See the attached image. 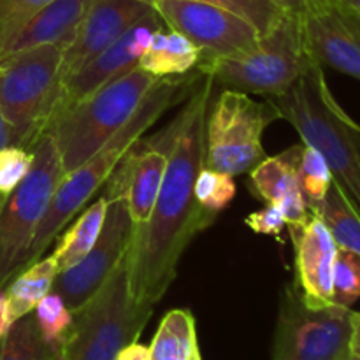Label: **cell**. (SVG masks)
<instances>
[{"label":"cell","mask_w":360,"mask_h":360,"mask_svg":"<svg viewBox=\"0 0 360 360\" xmlns=\"http://www.w3.org/2000/svg\"><path fill=\"white\" fill-rule=\"evenodd\" d=\"M211 86L202 74L164 137L153 141L167 155V165L153 211L146 224L134 225L127 253L130 292L139 302L155 306L167 294L185 250L218 217L195 197V179L206 164Z\"/></svg>","instance_id":"cell-1"},{"label":"cell","mask_w":360,"mask_h":360,"mask_svg":"<svg viewBox=\"0 0 360 360\" xmlns=\"http://www.w3.org/2000/svg\"><path fill=\"white\" fill-rule=\"evenodd\" d=\"M202 77V72L197 70V76L186 77H160L143 98L139 108L134 111L129 122L83 165L63 176L62 183L56 188L44 218L39 224L34 236L30 250L25 259L23 269L42 259L46 250L58 239L63 229L74 220V217L86 207L88 200L94 197L97 190L105 185L122 158L129 153L130 148L143 139V134L164 115L167 109L179 102L186 101L197 81Z\"/></svg>","instance_id":"cell-2"},{"label":"cell","mask_w":360,"mask_h":360,"mask_svg":"<svg viewBox=\"0 0 360 360\" xmlns=\"http://www.w3.org/2000/svg\"><path fill=\"white\" fill-rule=\"evenodd\" d=\"M267 101L326 158L333 178L360 211V125L330 91L323 67L313 63L287 91Z\"/></svg>","instance_id":"cell-3"},{"label":"cell","mask_w":360,"mask_h":360,"mask_svg":"<svg viewBox=\"0 0 360 360\" xmlns=\"http://www.w3.org/2000/svg\"><path fill=\"white\" fill-rule=\"evenodd\" d=\"M158 79L134 67L51 116L44 134L55 143L65 174L94 157L129 122Z\"/></svg>","instance_id":"cell-4"},{"label":"cell","mask_w":360,"mask_h":360,"mask_svg":"<svg viewBox=\"0 0 360 360\" xmlns=\"http://www.w3.org/2000/svg\"><path fill=\"white\" fill-rule=\"evenodd\" d=\"M153 308L130 292L125 255L97 294L72 313L60 360H118L129 345L139 340Z\"/></svg>","instance_id":"cell-5"},{"label":"cell","mask_w":360,"mask_h":360,"mask_svg":"<svg viewBox=\"0 0 360 360\" xmlns=\"http://www.w3.org/2000/svg\"><path fill=\"white\" fill-rule=\"evenodd\" d=\"M313 63L301 18L287 14L260 35L259 46L252 53L238 58L202 60L195 69L227 90L271 98L287 91Z\"/></svg>","instance_id":"cell-6"},{"label":"cell","mask_w":360,"mask_h":360,"mask_svg":"<svg viewBox=\"0 0 360 360\" xmlns=\"http://www.w3.org/2000/svg\"><path fill=\"white\" fill-rule=\"evenodd\" d=\"M63 48L39 46L0 62V111L16 137L32 150L60 101Z\"/></svg>","instance_id":"cell-7"},{"label":"cell","mask_w":360,"mask_h":360,"mask_svg":"<svg viewBox=\"0 0 360 360\" xmlns=\"http://www.w3.org/2000/svg\"><path fill=\"white\" fill-rule=\"evenodd\" d=\"M65 176L58 150L48 134L32 146V165L23 181L0 200V290L23 271L39 224Z\"/></svg>","instance_id":"cell-8"},{"label":"cell","mask_w":360,"mask_h":360,"mask_svg":"<svg viewBox=\"0 0 360 360\" xmlns=\"http://www.w3.org/2000/svg\"><path fill=\"white\" fill-rule=\"evenodd\" d=\"M276 118L280 115L269 101L225 88L207 111L204 167L231 176L252 171L266 158L262 134Z\"/></svg>","instance_id":"cell-9"},{"label":"cell","mask_w":360,"mask_h":360,"mask_svg":"<svg viewBox=\"0 0 360 360\" xmlns=\"http://www.w3.org/2000/svg\"><path fill=\"white\" fill-rule=\"evenodd\" d=\"M352 308H313L295 283L287 285L278 306L271 360H348Z\"/></svg>","instance_id":"cell-10"},{"label":"cell","mask_w":360,"mask_h":360,"mask_svg":"<svg viewBox=\"0 0 360 360\" xmlns=\"http://www.w3.org/2000/svg\"><path fill=\"white\" fill-rule=\"evenodd\" d=\"M153 9L169 30L188 39L200 60L238 58L259 46L260 34L243 18L200 0H157Z\"/></svg>","instance_id":"cell-11"},{"label":"cell","mask_w":360,"mask_h":360,"mask_svg":"<svg viewBox=\"0 0 360 360\" xmlns=\"http://www.w3.org/2000/svg\"><path fill=\"white\" fill-rule=\"evenodd\" d=\"M132 236L134 221L127 200L123 197L108 199V211L97 243L76 266L56 274L51 292L60 295L72 313L83 308L127 255Z\"/></svg>","instance_id":"cell-12"},{"label":"cell","mask_w":360,"mask_h":360,"mask_svg":"<svg viewBox=\"0 0 360 360\" xmlns=\"http://www.w3.org/2000/svg\"><path fill=\"white\" fill-rule=\"evenodd\" d=\"M162 27H164V21L153 9L150 14L141 18L130 30H127L115 44L98 53L94 60H90L79 70L63 77L60 101L55 112L76 104L77 101L88 97L95 90L108 84L109 81L116 79V77L123 76L134 67H137L153 34Z\"/></svg>","instance_id":"cell-13"},{"label":"cell","mask_w":360,"mask_h":360,"mask_svg":"<svg viewBox=\"0 0 360 360\" xmlns=\"http://www.w3.org/2000/svg\"><path fill=\"white\" fill-rule=\"evenodd\" d=\"M304 41L319 65L360 81V14L330 0L301 18Z\"/></svg>","instance_id":"cell-14"},{"label":"cell","mask_w":360,"mask_h":360,"mask_svg":"<svg viewBox=\"0 0 360 360\" xmlns=\"http://www.w3.org/2000/svg\"><path fill=\"white\" fill-rule=\"evenodd\" d=\"M153 6L141 0H91L76 35L63 49L62 79L115 44Z\"/></svg>","instance_id":"cell-15"},{"label":"cell","mask_w":360,"mask_h":360,"mask_svg":"<svg viewBox=\"0 0 360 360\" xmlns=\"http://www.w3.org/2000/svg\"><path fill=\"white\" fill-rule=\"evenodd\" d=\"M139 143V141H137ZM137 143L122 158L118 167L105 181V199L123 197L134 225L146 224L157 202L164 178L167 155L155 143L137 148Z\"/></svg>","instance_id":"cell-16"},{"label":"cell","mask_w":360,"mask_h":360,"mask_svg":"<svg viewBox=\"0 0 360 360\" xmlns=\"http://www.w3.org/2000/svg\"><path fill=\"white\" fill-rule=\"evenodd\" d=\"M295 248V269L302 299L313 308L333 304V271L338 245L316 217L304 224L287 225Z\"/></svg>","instance_id":"cell-17"},{"label":"cell","mask_w":360,"mask_h":360,"mask_svg":"<svg viewBox=\"0 0 360 360\" xmlns=\"http://www.w3.org/2000/svg\"><path fill=\"white\" fill-rule=\"evenodd\" d=\"M90 4L91 0H55L18 27L0 30V62L16 53L46 44L65 49Z\"/></svg>","instance_id":"cell-18"},{"label":"cell","mask_w":360,"mask_h":360,"mask_svg":"<svg viewBox=\"0 0 360 360\" xmlns=\"http://www.w3.org/2000/svg\"><path fill=\"white\" fill-rule=\"evenodd\" d=\"M302 144L285 150L276 157L264 158L250 171V190L262 202L276 206L283 213L287 225L304 224L309 220L308 202L299 185V158Z\"/></svg>","instance_id":"cell-19"},{"label":"cell","mask_w":360,"mask_h":360,"mask_svg":"<svg viewBox=\"0 0 360 360\" xmlns=\"http://www.w3.org/2000/svg\"><path fill=\"white\" fill-rule=\"evenodd\" d=\"M200 53L192 42L174 30L158 28L151 37L137 67L155 77L183 76L195 69Z\"/></svg>","instance_id":"cell-20"},{"label":"cell","mask_w":360,"mask_h":360,"mask_svg":"<svg viewBox=\"0 0 360 360\" xmlns=\"http://www.w3.org/2000/svg\"><path fill=\"white\" fill-rule=\"evenodd\" d=\"M308 207L309 213L326 225L338 248L360 255V211L336 181H333L322 200Z\"/></svg>","instance_id":"cell-21"},{"label":"cell","mask_w":360,"mask_h":360,"mask_svg":"<svg viewBox=\"0 0 360 360\" xmlns=\"http://www.w3.org/2000/svg\"><path fill=\"white\" fill-rule=\"evenodd\" d=\"M105 211H108V199L101 195L90 206L84 207L83 213L76 218V221L60 238L58 246L51 253L58 273L76 266L94 248L98 236H101L102 225H104Z\"/></svg>","instance_id":"cell-22"},{"label":"cell","mask_w":360,"mask_h":360,"mask_svg":"<svg viewBox=\"0 0 360 360\" xmlns=\"http://www.w3.org/2000/svg\"><path fill=\"white\" fill-rule=\"evenodd\" d=\"M151 360H202L195 319L188 309H171L148 347Z\"/></svg>","instance_id":"cell-23"},{"label":"cell","mask_w":360,"mask_h":360,"mask_svg":"<svg viewBox=\"0 0 360 360\" xmlns=\"http://www.w3.org/2000/svg\"><path fill=\"white\" fill-rule=\"evenodd\" d=\"M56 274H58L56 264L49 255L39 259L9 281L4 292H6L11 323L34 311L35 306L51 292Z\"/></svg>","instance_id":"cell-24"},{"label":"cell","mask_w":360,"mask_h":360,"mask_svg":"<svg viewBox=\"0 0 360 360\" xmlns=\"http://www.w3.org/2000/svg\"><path fill=\"white\" fill-rule=\"evenodd\" d=\"M60 350L42 336L34 311L11 323L0 338V360H60Z\"/></svg>","instance_id":"cell-25"},{"label":"cell","mask_w":360,"mask_h":360,"mask_svg":"<svg viewBox=\"0 0 360 360\" xmlns=\"http://www.w3.org/2000/svg\"><path fill=\"white\" fill-rule=\"evenodd\" d=\"M297 174L299 185H301L308 206L322 200L334 181L333 172H330L326 158L315 148L306 146V144H302Z\"/></svg>","instance_id":"cell-26"},{"label":"cell","mask_w":360,"mask_h":360,"mask_svg":"<svg viewBox=\"0 0 360 360\" xmlns=\"http://www.w3.org/2000/svg\"><path fill=\"white\" fill-rule=\"evenodd\" d=\"M360 299V255L338 250L333 271V304L352 308Z\"/></svg>","instance_id":"cell-27"},{"label":"cell","mask_w":360,"mask_h":360,"mask_svg":"<svg viewBox=\"0 0 360 360\" xmlns=\"http://www.w3.org/2000/svg\"><path fill=\"white\" fill-rule=\"evenodd\" d=\"M236 192L238 186L234 176L207 167L200 169L195 179V197L200 206L206 207L207 211L214 214L221 213L232 202Z\"/></svg>","instance_id":"cell-28"},{"label":"cell","mask_w":360,"mask_h":360,"mask_svg":"<svg viewBox=\"0 0 360 360\" xmlns=\"http://www.w3.org/2000/svg\"><path fill=\"white\" fill-rule=\"evenodd\" d=\"M35 320L41 329L42 336L49 341V343L56 345L62 348L63 340H65L67 333H69L70 326H72V311L65 306L60 295L55 292H49L34 309Z\"/></svg>","instance_id":"cell-29"},{"label":"cell","mask_w":360,"mask_h":360,"mask_svg":"<svg viewBox=\"0 0 360 360\" xmlns=\"http://www.w3.org/2000/svg\"><path fill=\"white\" fill-rule=\"evenodd\" d=\"M221 7L236 16L243 18L259 30L260 35L269 32L276 23H280L287 14L271 0H200Z\"/></svg>","instance_id":"cell-30"},{"label":"cell","mask_w":360,"mask_h":360,"mask_svg":"<svg viewBox=\"0 0 360 360\" xmlns=\"http://www.w3.org/2000/svg\"><path fill=\"white\" fill-rule=\"evenodd\" d=\"M32 150L21 146L0 148V200L6 199L28 174Z\"/></svg>","instance_id":"cell-31"},{"label":"cell","mask_w":360,"mask_h":360,"mask_svg":"<svg viewBox=\"0 0 360 360\" xmlns=\"http://www.w3.org/2000/svg\"><path fill=\"white\" fill-rule=\"evenodd\" d=\"M55 0H0V30L21 25Z\"/></svg>","instance_id":"cell-32"},{"label":"cell","mask_w":360,"mask_h":360,"mask_svg":"<svg viewBox=\"0 0 360 360\" xmlns=\"http://www.w3.org/2000/svg\"><path fill=\"white\" fill-rule=\"evenodd\" d=\"M245 224L248 225L255 234L273 236V238H280L283 229L287 227L283 213H281L276 206H271V204H267L264 210L255 211V213H252L250 217H246Z\"/></svg>","instance_id":"cell-33"},{"label":"cell","mask_w":360,"mask_h":360,"mask_svg":"<svg viewBox=\"0 0 360 360\" xmlns=\"http://www.w3.org/2000/svg\"><path fill=\"white\" fill-rule=\"evenodd\" d=\"M271 2L276 4L285 14H290V16L302 18L306 16L311 11L319 9L323 4L330 2V0H271Z\"/></svg>","instance_id":"cell-34"},{"label":"cell","mask_w":360,"mask_h":360,"mask_svg":"<svg viewBox=\"0 0 360 360\" xmlns=\"http://www.w3.org/2000/svg\"><path fill=\"white\" fill-rule=\"evenodd\" d=\"M120 360H151L150 357V350H148V347H144V345H139L136 341V343L129 345V347L125 348V350L120 354Z\"/></svg>","instance_id":"cell-35"},{"label":"cell","mask_w":360,"mask_h":360,"mask_svg":"<svg viewBox=\"0 0 360 360\" xmlns=\"http://www.w3.org/2000/svg\"><path fill=\"white\" fill-rule=\"evenodd\" d=\"M350 355L360 359V313H352V333H350Z\"/></svg>","instance_id":"cell-36"},{"label":"cell","mask_w":360,"mask_h":360,"mask_svg":"<svg viewBox=\"0 0 360 360\" xmlns=\"http://www.w3.org/2000/svg\"><path fill=\"white\" fill-rule=\"evenodd\" d=\"M6 146H16V137H14L13 129H11L9 123L2 116V111H0V148Z\"/></svg>","instance_id":"cell-37"},{"label":"cell","mask_w":360,"mask_h":360,"mask_svg":"<svg viewBox=\"0 0 360 360\" xmlns=\"http://www.w3.org/2000/svg\"><path fill=\"white\" fill-rule=\"evenodd\" d=\"M11 327L9 319V309H7V299L6 292L0 290V338L6 334V330Z\"/></svg>","instance_id":"cell-38"},{"label":"cell","mask_w":360,"mask_h":360,"mask_svg":"<svg viewBox=\"0 0 360 360\" xmlns=\"http://www.w3.org/2000/svg\"><path fill=\"white\" fill-rule=\"evenodd\" d=\"M336 2L343 4L345 7H348V9H352L354 13L360 14V0H336Z\"/></svg>","instance_id":"cell-39"},{"label":"cell","mask_w":360,"mask_h":360,"mask_svg":"<svg viewBox=\"0 0 360 360\" xmlns=\"http://www.w3.org/2000/svg\"><path fill=\"white\" fill-rule=\"evenodd\" d=\"M141 2H146V4H151V6H153V4L157 2V0H141Z\"/></svg>","instance_id":"cell-40"},{"label":"cell","mask_w":360,"mask_h":360,"mask_svg":"<svg viewBox=\"0 0 360 360\" xmlns=\"http://www.w3.org/2000/svg\"><path fill=\"white\" fill-rule=\"evenodd\" d=\"M348 360H360V359L359 357H350Z\"/></svg>","instance_id":"cell-41"},{"label":"cell","mask_w":360,"mask_h":360,"mask_svg":"<svg viewBox=\"0 0 360 360\" xmlns=\"http://www.w3.org/2000/svg\"><path fill=\"white\" fill-rule=\"evenodd\" d=\"M118 360H120V359H118Z\"/></svg>","instance_id":"cell-42"}]
</instances>
